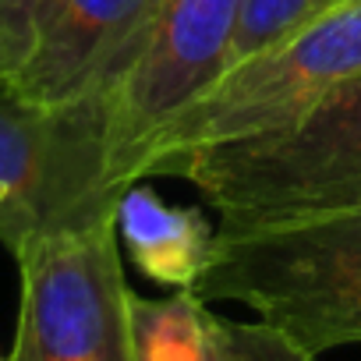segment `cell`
<instances>
[{
  "instance_id": "6da1fadb",
  "label": "cell",
  "mask_w": 361,
  "mask_h": 361,
  "mask_svg": "<svg viewBox=\"0 0 361 361\" xmlns=\"http://www.w3.org/2000/svg\"><path fill=\"white\" fill-rule=\"evenodd\" d=\"M145 177L195 185L220 231H259L361 209V75L298 124L156 159Z\"/></svg>"
},
{
  "instance_id": "7a4b0ae2",
  "label": "cell",
  "mask_w": 361,
  "mask_h": 361,
  "mask_svg": "<svg viewBox=\"0 0 361 361\" xmlns=\"http://www.w3.org/2000/svg\"><path fill=\"white\" fill-rule=\"evenodd\" d=\"M195 298L248 305L308 354L361 343V209L216 231Z\"/></svg>"
},
{
  "instance_id": "3957f363",
  "label": "cell",
  "mask_w": 361,
  "mask_h": 361,
  "mask_svg": "<svg viewBox=\"0 0 361 361\" xmlns=\"http://www.w3.org/2000/svg\"><path fill=\"white\" fill-rule=\"evenodd\" d=\"M0 241L8 252L54 231L117 220L110 103L43 106L0 71Z\"/></svg>"
},
{
  "instance_id": "277c9868",
  "label": "cell",
  "mask_w": 361,
  "mask_h": 361,
  "mask_svg": "<svg viewBox=\"0 0 361 361\" xmlns=\"http://www.w3.org/2000/svg\"><path fill=\"white\" fill-rule=\"evenodd\" d=\"M361 75V0H343L280 47L224 71L149 142L138 180L156 159L298 124L333 89Z\"/></svg>"
},
{
  "instance_id": "5b68a950",
  "label": "cell",
  "mask_w": 361,
  "mask_h": 361,
  "mask_svg": "<svg viewBox=\"0 0 361 361\" xmlns=\"http://www.w3.org/2000/svg\"><path fill=\"white\" fill-rule=\"evenodd\" d=\"M117 238V220H106L39 234L11 252L22 308L8 361H135V290Z\"/></svg>"
},
{
  "instance_id": "8992f818",
  "label": "cell",
  "mask_w": 361,
  "mask_h": 361,
  "mask_svg": "<svg viewBox=\"0 0 361 361\" xmlns=\"http://www.w3.org/2000/svg\"><path fill=\"white\" fill-rule=\"evenodd\" d=\"M163 0H36L11 85L43 106L114 103L142 61Z\"/></svg>"
},
{
  "instance_id": "52a82bcc",
  "label": "cell",
  "mask_w": 361,
  "mask_h": 361,
  "mask_svg": "<svg viewBox=\"0 0 361 361\" xmlns=\"http://www.w3.org/2000/svg\"><path fill=\"white\" fill-rule=\"evenodd\" d=\"M238 18L241 0L159 4L152 39L110 103V152L121 185L138 180V163L156 131L227 71Z\"/></svg>"
},
{
  "instance_id": "ba28073f",
  "label": "cell",
  "mask_w": 361,
  "mask_h": 361,
  "mask_svg": "<svg viewBox=\"0 0 361 361\" xmlns=\"http://www.w3.org/2000/svg\"><path fill=\"white\" fill-rule=\"evenodd\" d=\"M117 234L142 276L173 290L195 287L216 245V231L202 209L166 206L138 180L121 195Z\"/></svg>"
},
{
  "instance_id": "9c48e42d",
  "label": "cell",
  "mask_w": 361,
  "mask_h": 361,
  "mask_svg": "<svg viewBox=\"0 0 361 361\" xmlns=\"http://www.w3.org/2000/svg\"><path fill=\"white\" fill-rule=\"evenodd\" d=\"M135 361H224L209 308L195 290H173L166 298H131Z\"/></svg>"
},
{
  "instance_id": "30bf717a",
  "label": "cell",
  "mask_w": 361,
  "mask_h": 361,
  "mask_svg": "<svg viewBox=\"0 0 361 361\" xmlns=\"http://www.w3.org/2000/svg\"><path fill=\"white\" fill-rule=\"evenodd\" d=\"M340 4L343 0H241V18L231 39L227 71L255 54L280 47L283 39L298 36L305 25H312Z\"/></svg>"
},
{
  "instance_id": "8fae6325",
  "label": "cell",
  "mask_w": 361,
  "mask_h": 361,
  "mask_svg": "<svg viewBox=\"0 0 361 361\" xmlns=\"http://www.w3.org/2000/svg\"><path fill=\"white\" fill-rule=\"evenodd\" d=\"M213 340L224 354V361H315L305 347H298L287 333H280L269 322H234L216 312H209Z\"/></svg>"
},
{
  "instance_id": "7c38bea8",
  "label": "cell",
  "mask_w": 361,
  "mask_h": 361,
  "mask_svg": "<svg viewBox=\"0 0 361 361\" xmlns=\"http://www.w3.org/2000/svg\"><path fill=\"white\" fill-rule=\"evenodd\" d=\"M36 0H0V71H11L25 50Z\"/></svg>"
},
{
  "instance_id": "4fadbf2b",
  "label": "cell",
  "mask_w": 361,
  "mask_h": 361,
  "mask_svg": "<svg viewBox=\"0 0 361 361\" xmlns=\"http://www.w3.org/2000/svg\"><path fill=\"white\" fill-rule=\"evenodd\" d=\"M0 206H4V188H0Z\"/></svg>"
},
{
  "instance_id": "5bb4252c",
  "label": "cell",
  "mask_w": 361,
  "mask_h": 361,
  "mask_svg": "<svg viewBox=\"0 0 361 361\" xmlns=\"http://www.w3.org/2000/svg\"><path fill=\"white\" fill-rule=\"evenodd\" d=\"M0 361H4V357H0Z\"/></svg>"
}]
</instances>
